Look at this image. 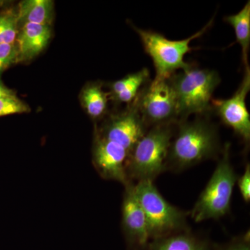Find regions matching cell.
Masks as SVG:
<instances>
[{"mask_svg": "<svg viewBox=\"0 0 250 250\" xmlns=\"http://www.w3.org/2000/svg\"><path fill=\"white\" fill-rule=\"evenodd\" d=\"M166 161V170L181 171L202 161L217 159L223 152L218 127L208 116L177 122Z\"/></svg>", "mask_w": 250, "mask_h": 250, "instance_id": "cell-1", "label": "cell"}, {"mask_svg": "<svg viewBox=\"0 0 250 250\" xmlns=\"http://www.w3.org/2000/svg\"><path fill=\"white\" fill-rule=\"evenodd\" d=\"M167 80L175 95L179 121L190 115L209 116L213 94L221 82L218 72L191 65Z\"/></svg>", "mask_w": 250, "mask_h": 250, "instance_id": "cell-2", "label": "cell"}, {"mask_svg": "<svg viewBox=\"0 0 250 250\" xmlns=\"http://www.w3.org/2000/svg\"><path fill=\"white\" fill-rule=\"evenodd\" d=\"M231 145L227 143L214 172L190 212L195 223L218 220L228 214L238 176L231 162Z\"/></svg>", "mask_w": 250, "mask_h": 250, "instance_id": "cell-3", "label": "cell"}, {"mask_svg": "<svg viewBox=\"0 0 250 250\" xmlns=\"http://www.w3.org/2000/svg\"><path fill=\"white\" fill-rule=\"evenodd\" d=\"M176 124L153 126L136 143L126 161L128 178L152 181L166 170V161Z\"/></svg>", "mask_w": 250, "mask_h": 250, "instance_id": "cell-4", "label": "cell"}, {"mask_svg": "<svg viewBox=\"0 0 250 250\" xmlns=\"http://www.w3.org/2000/svg\"><path fill=\"white\" fill-rule=\"evenodd\" d=\"M135 193L147 220L150 240L190 229L187 216L190 213L166 201L152 181H140Z\"/></svg>", "mask_w": 250, "mask_h": 250, "instance_id": "cell-5", "label": "cell"}, {"mask_svg": "<svg viewBox=\"0 0 250 250\" xmlns=\"http://www.w3.org/2000/svg\"><path fill=\"white\" fill-rule=\"evenodd\" d=\"M213 18L195 34L187 39L171 41L160 33L145 30L132 26L138 33L146 53L152 59L156 70L155 78L168 79L176 70H187L191 64L184 62V56L192 50L190 42L200 37L213 24Z\"/></svg>", "mask_w": 250, "mask_h": 250, "instance_id": "cell-6", "label": "cell"}, {"mask_svg": "<svg viewBox=\"0 0 250 250\" xmlns=\"http://www.w3.org/2000/svg\"><path fill=\"white\" fill-rule=\"evenodd\" d=\"M134 103L147 128L179 122L175 95L167 79L149 81Z\"/></svg>", "mask_w": 250, "mask_h": 250, "instance_id": "cell-7", "label": "cell"}, {"mask_svg": "<svg viewBox=\"0 0 250 250\" xmlns=\"http://www.w3.org/2000/svg\"><path fill=\"white\" fill-rule=\"evenodd\" d=\"M250 90V69L246 67L244 76L236 93L226 100L211 101L212 112L221 120L222 123L231 128L243 142L250 141V116L246 106V97Z\"/></svg>", "mask_w": 250, "mask_h": 250, "instance_id": "cell-8", "label": "cell"}, {"mask_svg": "<svg viewBox=\"0 0 250 250\" xmlns=\"http://www.w3.org/2000/svg\"><path fill=\"white\" fill-rule=\"evenodd\" d=\"M147 131V128L133 102L125 111L112 116L98 134L120 145L130 154L136 143Z\"/></svg>", "mask_w": 250, "mask_h": 250, "instance_id": "cell-9", "label": "cell"}, {"mask_svg": "<svg viewBox=\"0 0 250 250\" xmlns=\"http://www.w3.org/2000/svg\"><path fill=\"white\" fill-rule=\"evenodd\" d=\"M122 227L131 250H146L149 243L147 220L134 190V184L125 186L122 206Z\"/></svg>", "mask_w": 250, "mask_h": 250, "instance_id": "cell-10", "label": "cell"}, {"mask_svg": "<svg viewBox=\"0 0 250 250\" xmlns=\"http://www.w3.org/2000/svg\"><path fill=\"white\" fill-rule=\"evenodd\" d=\"M129 152L116 143L97 133L93 147V161L97 170L105 179H113L125 186L131 182L126 174Z\"/></svg>", "mask_w": 250, "mask_h": 250, "instance_id": "cell-11", "label": "cell"}, {"mask_svg": "<svg viewBox=\"0 0 250 250\" xmlns=\"http://www.w3.org/2000/svg\"><path fill=\"white\" fill-rule=\"evenodd\" d=\"M50 26L24 24L18 31L16 43L18 48V62L30 60L41 53L50 40Z\"/></svg>", "mask_w": 250, "mask_h": 250, "instance_id": "cell-12", "label": "cell"}, {"mask_svg": "<svg viewBox=\"0 0 250 250\" xmlns=\"http://www.w3.org/2000/svg\"><path fill=\"white\" fill-rule=\"evenodd\" d=\"M215 245L189 229L152 240L146 250H213Z\"/></svg>", "mask_w": 250, "mask_h": 250, "instance_id": "cell-13", "label": "cell"}, {"mask_svg": "<svg viewBox=\"0 0 250 250\" xmlns=\"http://www.w3.org/2000/svg\"><path fill=\"white\" fill-rule=\"evenodd\" d=\"M54 4L49 0H25L18 5V24L50 26L53 20Z\"/></svg>", "mask_w": 250, "mask_h": 250, "instance_id": "cell-14", "label": "cell"}, {"mask_svg": "<svg viewBox=\"0 0 250 250\" xmlns=\"http://www.w3.org/2000/svg\"><path fill=\"white\" fill-rule=\"evenodd\" d=\"M149 70L141 69L135 73L113 82L111 85L112 98L119 103L131 104L137 97L140 90L149 82Z\"/></svg>", "mask_w": 250, "mask_h": 250, "instance_id": "cell-15", "label": "cell"}, {"mask_svg": "<svg viewBox=\"0 0 250 250\" xmlns=\"http://www.w3.org/2000/svg\"><path fill=\"white\" fill-rule=\"evenodd\" d=\"M224 21L234 29L237 42L242 49V61L245 67L249 66L248 53L250 45V1H248L236 14L225 16Z\"/></svg>", "mask_w": 250, "mask_h": 250, "instance_id": "cell-16", "label": "cell"}, {"mask_svg": "<svg viewBox=\"0 0 250 250\" xmlns=\"http://www.w3.org/2000/svg\"><path fill=\"white\" fill-rule=\"evenodd\" d=\"M108 94L105 93L100 83H91L82 92V102L87 113L93 119L104 114L107 108Z\"/></svg>", "mask_w": 250, "mask_h": 250, "instance_id": "cell-17", "label": "cell"}, {"mask_svg": "<svg viewBox=\"0 0 250 250\" xmlns=\"http://www.w3.org/2000/svg\"><path fill=\"white\" fill-rule=\"evenodd\" d=\"M18 25L17 12L8 11L0 14V45L16 42Z\"/></svg>", "mask_w": 250, "mask_h": 250, "instance_id": "cell-18", "label": "cell"}, {"mask_svg": "<svg viewBox=\"0 0 250 250\" xmlns=\"http://www.w3.org/2000/svg\"><path fill=\"white\" fill-rule=\"evenodd\" d=\"M30 108L27 104L14 96L0 98V117L17 114V113H27Z\"/></svg>", "mask_w": 250, "mask_h": 250, "instance_id": "cell-19", "label": "cell"}, {"mask_svg": "<svg viewBox=\"0 0 250 250\" xmlns=\"http://www.w3.org/2000/svg\"><path fill=\"white\" fill-rule=\"evenodd\" d=\"M18 62V48L16 42L0 45V76L13 64Z\"/></svg>", "mask_w": 250, "mask_h": 250, "instance_id": "cell-20", "label": "cell"}, {"mask_svg": "<svg viewBox=\"0 0 250 250\" xmlns=\"http://www.w3.org/2000/svg\"><path fill=\"white\" fill-rule=\"evenodd\" d=\"M213 250H250V232L235 237L224 244H215Z\"/></svg>", "mask_w": 250, "mask_h": 250, "instance_id": "cell-21", "label": "cell"}, {"mask_svg": "<svg viewBox=\"0 0 250 250\" xmlns=\"http://www.w3.org/2000/svg\"><path fill=\"white\" fill-rule=\"evenodd\" d=\"M238 188L242 197L247 203L250 201V166L247 164L244 173L237 179Z\"/></svg>", "mask_w": 250, "mask_h": 250, "instance_id": "cell-22", "label": "cell"}, {"mask_svg": "<svg viewBox=\"0 0 250 250\" xmlns=\"http://www.w3.org/2000/svg\"><path fill=\"white\" fill-rule=\"evenodd\" d=\"M15 93L12 90L9 89V88L3 84L1 82H0V98H3V97H9L14 96Z\"/></svg>", "mask_w": 250, "mask_h": 250, "instance_id": "cell-23", "label": "cell"}]
</instances>
